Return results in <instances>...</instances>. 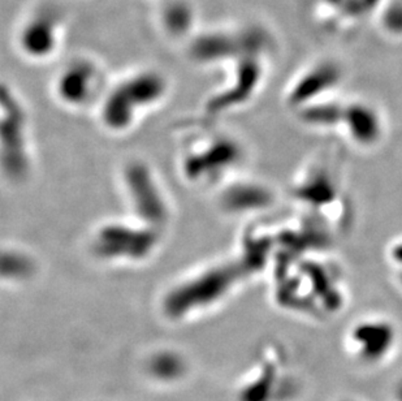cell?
<instances>
[{
  "instance_id": "6da1fadb",
  "label": "cell",
  "mask_w": 402,
  "mask_h": 401,
  "mask_svg": "<svg viewBox=\"0 0 402 401\" xmlns=\"http://www.w3.org/2000/svg\"><path fill=\"white\" fill-rule=\"evenodd\" d=\"M250 275L240 258L202 264L168 285L159 301L160 313L169 322L196 319L226 303Z\"/></svg>"
},
{
  "instance_id": "7a4b0ae2",
  "label": "cell",
  "mask_w": 402,
  "mask_h": 401,
  "mask_svg": "<svg viewBox=\"0 0 402 401\" xmlns=\"http://www.w3.org/2000/svg\"><path fill=\"white\" fill-rule=\"evenodd\" d=\"M169 84L157 69H137L107 89L95 107L98 121L109 135L124 136L167 98Z\"/></svg>"
},
{
  "instance_id": "3957f363",
  "label": "cell",
  "mask_w": 402,
  "mask_h": 401,
  "mask_svg": "<svg viewBox=\"0 0 402 401\" xmlns=\"http://www.w3.org/2000/svg\"><path fill=\"white\" fill-rule=\"evenodd\" d=\"M189 133L183 139L177 167L180 175L192 186H223L235 175L245 159V147L231 133L211 127Z\"/></svg>"
},
{
  "instance_id": "277c9868",
  "label": "cell",
  "mask_w": 402,
  "mask_h": 401,
  "mask_svg": "<svg viewBox=\"0 0 402 401\" xmlns=\"http://www.w3.org/2000/svg\"><path fill=\"white\" fill-rule=\"evenodd\" d=\"M163 229L137 219H107L88 236V250L97 261L111 266H138L157 255Z\"/></svg>"
},
{
  "instance_id": "5b68a950",
  "label": "cell",
  "mask_w": 402,
  "mask_h": 401,
  "mask_svg": "<svg viewBox=\"0 0 402 401\" xmlns=\"http://www.w3.org/2000/svg\"><path fill=\"white\" fill-rule=\"evenodd\" d=\"M120 189L129 216L163 229L172 218V202L157 171L146 160L133 158L120 167Z\"/></svg>"
},
{
  "instance_id": "8992f818",
  "label": "cell",
  "mask_w": 402,
  "mask_h": 401,
  "mask_svg": "<svg viewBox=\"0 0 402 401\" xmlns=\"http://www.w3.org/2000/svg\"><path fill=\"white\" fill-rule=\"evenodd\" d=\"M1 168L12 183L29 177L33 168V147L28 112L17 94L7 86L1 97Z\"/></svg>"
},
{
  "instance_id": "52a82bcc",
  "label": "cell",
  "mask_w": 402,
  "mask_h": 401,
  "mask_svg": "<svg viewBox=\"0 0 402 401\" xmlns=\"http://www.w3.org/2000/svg\"><path fill=\"white\" fill-rule=\"evenodd\" d=\"M105 76L97 60L81 55L59 69L52 81V94L70 111L95 108L108 86Z\"/></svg>"
},
{
  "instance_id": "ba28073f",
  "label": "cell",
  "mask_w": 402,
  "mask_h": 401,
  "mask_svg": "<svg viewBox=\"0 0 402 401\" xmlns=\"http://www.w3.org/2000/svg\"><path fill=\"white\" fill-rule=\"evenodd\" d=\"M61 31V20L55 10L49 8L33 10L22 21L17 34L21 54L34 61L49 59L59 49Z\"/></svg>"
},
{
  "instance_id": "9c48e42d",
  "label": "cell",
  "mask_w": 402,
  "mask_h": 401,
  "mask_svg": "<svg viewBox=\"0 0 402 401\" xmlns=\"http://www.w3.org/2000/svg\"><path fill=\"white\" fill-rule=\"evenodd\" d=\"M341 68L339 64L330 60L316 61L313 66L301 70V73L291 82L286 100L298 112L310 106L313 100L319 103V99L327 97L341 79Z\"/></svg>"
},
{
  "instance_id": "30bf717a",
  "label": "cell",
  "mask_w": 402,
  "mask_h": 401,
  "mask_svg": "<svg viewBox=\"0 0 402 401\" xmlns=\"http://www.w3.org/2000/svg\"><path fill=\"white\" fill-rule=\"evenodd\" d=\"M348 340L357 358L366 363H379L392 352L397 333L387 319L369 318L353 324Z\"/></svg>"
},
{
  "instance_id": "8fae6325",
  "label": "cell",
  "mask_w": 402,
  "mask_h": 401,
  "mask_svg": "<svg viewBox=\"0 0 402 401\" xmlns=\"http://www.w3.org/2000/svg\"><path fill=\"white\" fill-rule=\"evenodd\" d=\"M217 190V205L229 215H247L258 213L272 204V193L254 180H228Z\"/></svg>"
},
{
  "instance_id": "7c38bea8",
  "label": "cell",
  "mask_w": 402,
  "mask_h": 401,
  "mask_svg": "<svg viewBox=\"0 0 402 401\" xmlns=\"http://www.w3.org/2000/svg\"><path fill=\"white\" fill-rule=\"evenodd\" d=\"M146 372L159 383H176L187 372V358L173 349H162L148 358Z\"/></svg>"
},
{
  "instance_id": "4fadbf2b",
  "label": "cell",
  "mask_w": 402,
  "mask_h": 401,
  "mask_svg": "<svg viewBox=\"0 0 402 401\" xmlns=\"http://www.w3.org/2000/svg\"><path fill=\"white\" fill-rule=\"evenodd\" d=\"M37 264L33 257L22 252L17 248H10L3 250V280H8L10 283L20 284L31 279L36 273Z\"/></svg>"
},
{
  "instance_id": "5bb4252c",
  "label": "cell",
  "mask_w": 402,
  "mask_h": 401,
  "mask_svg": "<svg viewBox=\"0 0 402 401\" xmlns=\"http://www.w3.org/2000/svg\"><path fill=\"white\" fill-rule=\"evenodd\" d=\"M382 31L391 37H402V0H385L378 10Z\"/></svg>"
},
{
  "instance_id": "9a60e30c",
  "label": "cell",
  "mask_w": 402,
  "mask_h": 401,
  "mask_svg": "<svg viewBox=\"0 0 402 401\" xmlns=\"http://www.w3.org/2000/svg\"><path fill=\"white\" fill-rule=\"evenodd\" d=\"M394 271L399 273L400 280L402 282V241L394 245L392 249V257H391Z\"/></svg>"
},
{
  "instance_id": "2e32d148",
  "label": "cell",
  "mask_w": 402,
  "mask_h": 401,
  "mask_svg": "<svg viewBox=\"0 0 402 401\" xmlns=\"http://www.w3.org/2000/svg\"><path fill=\"white\" fill-rule=\"evenodd\" d=\"M396 398H397V400L402 401V381L399 383V386L396 388Z\"/></svg>"
}]
</instances>
